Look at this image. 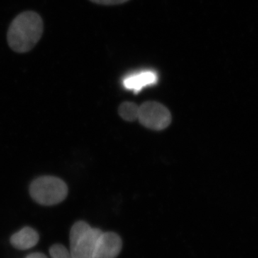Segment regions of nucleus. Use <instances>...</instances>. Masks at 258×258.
Masks as SVG:
<instances>
[{
	"label": "nucleus",
	"mask_w": 258,
	"mask_h": 258,
	"mask_svg": "<svg viewBox=\"0 0 258 258\" xmlns=\"http://www.w3.org/2000/svg\"><path fill=\"white\" fill-rule=\"evenodd\" d=\"M101 232L100 229L93 228L87 222H76L70 232L69 251L72 257L92 258L95 246Z\"/></svg>",
	"instance_id": "obj_3"
},
{
	"label": "nucleus",
	"mask_w": 258,
	"mask_h": 258,
	"mask_svg": "<svg viewBox=\"0 0 258 258\" xmlns=\"http://www.w3.org/2000/svg\"><path fill=\"white\" fill-rule=\"evenodd\" d=\"M139 106L132 102H124L118 109V113L123 119L134 121L138 119Z\"/></svg>",
	"instance_id": "obj_8"
},
{
	"label": "nucleus",
	"mask_w": 258,
	"mask_h": 258,
	"mask_svg": "<svg viewBox=\"0 0 258 258\" xmlns=\"http://www.w3.org/2000/svg\"><path fill=\"white\" fill-rule=\"evenodd\" d=\"M26 258H47V256L41 252H35L27 256Z\"/></svg>",
	"instance_id": "obj_11"
},
{
	"label": "nucleus",
	"mask_w": 258,
	"mask_h": 258,
	"mask_svg": "<svg viewBox=\"0 0 258 258\" xmlns=\"http://www.w3.org/2000/svg\"><path fill=\"white\" fill-rule=\"evenodd\" d=\"M43 32L41 16L36 12L25 11L15 17L10 23L7 40L14 52L25 53L37 45Z\"/></svg>",
	"instance_id": "obj_1"
},
{
	"label": "nucleus",
	"mask_w": 258,
	"mask_h": 258,
	"mask_svg": "<svg viewBox=\"0 0 258 258\" xmlns=\"http://www.w3.org/2000/svg\"><path fill=\"white\" fill-rule=\"evenodd\" d=\"M69 188L60 178L44 176L34 180L30 186V196L34 201L44 206L62 203L67 198Z\"/></svg>",
	"instance_id": "obj_2"
},
{
	"label": "nucleus",
	"mask_w": 258,
	"mask_h": 258,
	"mask_svg": "<svg viewBox=\"0 0 258 258\" xmlns=\"http://www.w3.org/2000/svg\"><path fill=\"white\" fill-rule=\"evenodd\" d=\"M95 4L101 5H117L127 3L129 0H89Z\"/></svg>",
	"instance_id": "obj_10"
},
{
	"label": "nucleus",
	"mask_w": 258,
	"mask_h": 258,
	"mask_svg": "<svg viewBox=\"0 0 258 258\" xmlns=\"http://www.w3.org/2000/svg\"><path fill=\"white\" fill-rule=\"evenodd\" d=\"M122 240L113 232H102L97 240L92 258H116L122 249Z\"/></svg>",
	"instance_id": "obj_5"
},
{
	"label": "nucleus",
	"mask_w": 258,
	"mask_h": 258,
	"mask_svg": "<svg viewBox=\"0 0 258 258\" xmlns=\"http://www.w3.org/2000/svg\"><path fill=\"white\" fill-rule=\"evenodd\" d=\"M51 258H73L69 249L60 244L51 246L50 250Z\"/></svg>",
	"instance_id": "obj_9"
},
{
	"label": "nucleus",
	"mask_w": 258,
	"mask_h": 258,
	"mask_svg": "<svg viewBox=\"0 0 258 258\" xmlns=\"http://www.w3.org/2000/svg\"><path fill=\"white\" fill-rule=\"evenodd\" d=\"M138 120L148 128L160 131L170 124L171 115L164 105L158 102L147 101L139 106Z\"/></svg>",
	"instance_id": "obj_4"
},
{
	"label": "nucleus",
	"mask_w": 258,
	"mask_h": 258,
	"mask_svg": "<svg viewBox=\"0 0 258 258\" xmlns=\"http://www.w3.org/2000/svg\"><path fill=\"white\" fill-rule=\"evenodd\" d=\"M157 81L158 76L156 72L144 71L127 76L123 80V84L126 89L137 93L147 86L156 84Z\"/></svg>",
	"instance_id": "obj_6"
},
{
	"label": "nucleus",
	"mask_w": 258,
	"mask_h": 258,
	"mask_svg": "<svg viewBox=\"0 0 258 258\" xmlns=\"http://www.w3.org/2000/svg\"><path fill=\"white\" fill-rule=\"evenodd\" d=\"M38 233L30 227H25L12 235L10 243L15 248L25 250L35 247L39 241Z\"/></svg>",
	"instance_id": "obj_7"
}]
</instances>
